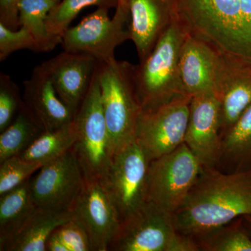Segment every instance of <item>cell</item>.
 Returning a JSON list of instances; mask_svg holds the SVG:
<instances>
[{"label":"cell","instance_id":"6da1fadb","mask_svg":"<svg viewBox=\"0 0 251 251\" xmlns=\"http://www.w3.org/2000/svg\"><path fill=\"white\" fill-rule=\"evenodd\" d=\"M246 216H251V171L229 173L216 168H202L173 214L176 230L194 239Z\"/></svg>","mask_w":251,"mask_h":251},{"label":"cell","instance_id":"d4e9b609","mask_svg":"<svg viewBox=\"0 0 251 251\" xmlns=\"http://www.w3.org/2000/svg\"><path fill=\"white\" fill-rule=\"evenodd\" d=\"M242 218L196 238L202 251H251V237Z\"/></svg>","mask_w":251,"mask_h":251},{"label":"cell","instance_id":"4316f807","mask_svg":"<svg viewBox=\"0 0 251 251\" xmlns=\"http://www.w3.org/2000/svg\"><path fill=\"white\" fill-rule=\"evenodd\" d=\"M14 156L0 163V196L17 188L44 166Z\"/></svg>","mask_w":251,"mask_h":251},{"label":"cell","instance_id":"e575fe53","mask_svg":"<svg viewBox=\"0 0 251 251\" xmlns=\"http://www.w3.org/2000/svg\"><path fill=\"white\" fill-rule=\"evenodd\" d=\"M244 219L247 220L249 224H251V216H246V217H243Z\"/></svg>","mask_w":251,"mask_h":251},{"label":"cell","instance_id":"d6986e66","mask_svg":"<svg viewBox=\"0 0 251 251\" xmlns=\"http://www.w3.org/2000/svg\"><path fill=\"white\" fill-rule=\"evenodd\" d=\"M73 219L71 211H54L37 207L2 251H46L50 234Z\"/></svg>","mask_w":251,"mask_h":251},{"label":"cell","instance_id":"d6a6232c","mask_svg":"<svg viewBox=\"0 0 251 251\" xmlns=\"http://www.w3.org/2000/svg\"><path fill=\"white\" fill-rule=\"evenodd\" d=\"M55 230V229H54ZM52 232L46 242V251H69L62 239L56 234Z\"/></svg>","mask_w":251,"mask_h":251},{"label":"cell","instance_id":"44dd1931","mask_svg":"<svg viewBox=\"0 0 251 251\" xmlns=\"http://www.w3.org/2000/svg\"><path fill=\"white\" fill-rule=\"evenodd\" d=\"M29 180L0 196L1 251L37 208L31 196Z\"/></svg>","mask_w":251,"mask_h":251},{"label":"cell","instance_id":"4dcf8cb0","mask_svg":"<svg viewBox=\"0 0 251 251\" xmlns=\"http://www.w3.org/2000/svg\"><path fill=\"white\" fill-rule=\"evenodd\" d=\"M20 0H0V23L11 29L20 27L18 3Z\"/></svg>","mask_w":251,"mask_h":251},{"label":"cell","instance_id":"2e32d148","mask_svg":"<svg viewBox=\"0 0 251 251\" xmlns=\"http://www.w3.org/2000/svg\"><path fill=\"white\" fill-rule=\"evenodd\" d=\"M44 64L59 98L75 115L90 88L97 59L89 54L64 51Z\"/></svg>","mask_w":251,"mask_h":251},{"label":"cell","instance_id":"52a82bcc","mask_svg":"<svg viewBox=\"0 0 251 251\" xmlns=\"http://www.w3.org/2000/svg\"><path fill=\"white\" fill-rule=\"evenodd\" d=\"M108 9L99 7L76 26L68 28L61 42L64 50L89 54L103 64L115 62V49L130 39L129 30L125 28L130 14L116 7L115 15L110 18Z\"/></svg>","mask_w":251,"mask_h":251},{"label":"cell","instance_id":"836d02e7","mask_svg":"<svg viewBox=\"0 0 251 251\" xmlns=\"http://www.w3.org/2000/svg\"><path fill=\"white\" fill-rule=\"evenodd\" d=\"M117 7L122 8V9L129 11V9H128V0H117Z\"/></svg>","mask_w":251,"mask_h":251},{"label":"cell","instance_id":"484cf974","mask_svg":"<svg viewBox=\"0 0 251 251\" xmlns=\"http://www.w3.org/2000/svg\"><path fill=\"white\" fill-rule=\"evenodd\" d=\"M99 7H117V0H62L50 12L47 28L50 37L57 44H61L64 32L69 25L85 8L90 6Z\"/></svg>","mask_w":251,"mask_h":251},{"label":"cell","instance_id":"ffe728a7","mask_svg":"<svg viewBox=\"0 0 251 251\" xmlns=\"http://www.w3.org/2000/svg\"><path fill=\"white\" fill-rule=\"evenodd\" d=\"M216 169L229 173L251 171V105L221 135Z\"/></svg>","mask_w":251,"mask_h":251},{"label":"cell","instance_id":"5b68a950","mask_svg":"<svg viewBox=\"0 0 251 251\" xmlns=\"http://www.w3.org/2000/svg\"><path fill=\"white\" fill-rule=\"evenodd\" d=\"M74 122L77 137L72 150L85 180L102 181L113 154L104 116L97 67L88 92L75 113Z\"/></svg>","mask_w":251,"mask_h":251},{"label":"cell","instance_id":"f1b7e54d","mask_svg":"<svg viewBox=\"0 0 251 251\" xmlns=\"http://www.w3.org/2000/svg\"><path fill=\"white\" fill-rule=\"evenodd\" d=\"M28 49L40 52L39 44L32 34L25 28L11 29L0 23V61L19 50Z\"/></svg>","mask_w":251,"mask_h":251},{"label":"cell","instance_id":"8992f818","mask_svg":"<svg viewBox=\"0 0 251 251\" xmlns=\"http://www.w3.org/2000/svg\"><path fill=\"white\" fill-rule=\"evenodd\" d=\"M202 171L186 144L150 163L147 202L171 214L181 206Z\"/></svg>","mask_w":251,"mask_h":251},{"label":"cell","instance_id":"7402d4cb","mask_svg":"<svg viewBox=\"0 0 251 251\" xmlns=\"http://www.w3.org/2000/svg\"><path fill=\"white\" fill-rule=\"evenodd\" d=\"M74 120L57 129L44 131L19 156L25 161L45 164L72 150L76 140Z\"/></svg>","mask_w":251,"mask_h":251},{"label":"cell","instance_id":"1f68e13d","mask_svg":"<svg viewBox=\"0 0 251 251\" xmlns=\"http://www.w3.org/2000/svg\"><path fill=\"white\" fill-rule=\"evenodd\" d=\"M168 251H201L198 242L194 238L176 232L172 239Z\"/></svg>","mask_w":251,"mask_h":251},{"label":"cell","instance_id":"7a4b0ae2","mask_svg":"<svg viewBox=\"0 0 251 251\" xmlns=\"http://www.w3.org/2000/svg\"><path fill=\"white\" fill-rule=\"evenodd\" d=\"M188 32L220 52L251 62V0H177Z\"/></svg>","mask_w":251,"mask_h":251},{"label":"cell","instance_id":"83f0119b","mask_svg":"<svg viewBox=\"0 0 251 251\" xmlns=\"http://www.w3.org/2000/svg\"><path fill=\"white\" fill-rule=\"evenodd\" d=\"M19 90L9 75H0V132L4 131L14 121L23 105Z\"/></svg>","mask_w":251,"mask_h":251},{"label":"cell","instance_id":"e0dca14e","mask_svg":"<svg viewBox=\"0 0 251 251\" xmlns=\"http://www.w3.org/2000/svg\"><path fill=\"white\" fill-rule=\"evenodd\" d=\"M219 59V51L187 33L179 62L180 81L185 96L193 97L214 92Z\"/></svg>","mask_w":251,"mask_h":251},{"label":"cell","instance_id":"4fadbf2b","mask_svg":"<svg viewBox=\"0 0 251 251\" xmlns=\"http://www.w3.org/2000/svg\"><path fill=\"white\" fill-rule=\"evenodd\" d=\"M184 143L202 168H216L221 151V108L214 92L192 97Z\"/></svg>","mask_w":251,"mask_h":251},{"label":"cell","instance_id":"7c38bea8","mask_svg":"<svg viewBox=\"0 0 251 251\" xmlns=\"http://www.w3.org/2000/svg\"><path fill=\"white\" fill-rule=\"evenodd\" d=\"M71 212L87 232L92 251H108L121 220L101 180H85Z\"/></svg>","mask_w":251,"mask_h":251},{"label":"cell","instance_id":"277c9868","mask_svg":"<svg viewBox=\"0 0 251 251\" xmlns=\"http://www.w3.org/2000/svg\"><path fill=\"white\" fill-rule=\"evenodd\" d=\"M97 72L114 156L136 140L142 107L135 88V65L117 59L110 64L98 62Z\"/></svg>","mask_w":251,"mask_h":251},{"label":"cell","instance_id":"f546056e","mask_svg":"<svg viewBox=\"0 0 251 251\" xmlns=\"http://www.w3.org/2000/svg\"><path fill=\"white\" fill-rule=\"evenodd\" d=\"M69 251H92L90 238L85 229L74 219L54 230Z\"/></svg>","mask_w":251,"mask_h":251},{"label":"cell","instance_id":"3957f363","mask_svg":"<svg viewBox=\"0 0 251 251\" xmlns=\"http://www.w3.org/2000/svg\"><path fill=\"white\" fill-rule=\"evenodd\" d=\"M187 33L178 18L163 33L148 57L135 65V88L142 110L156 108L185 96L180 81L179 62Z\"/></svg>","mask_w":251,"mask_h":251},{"label":"cell","instance_id":"603a6c76","mask_svg":"<svg viewBox=\"0 0 251 251\" xmlns=\"http://www.w3.org/2000/svg\"><path fill=\"white\" fill-rule=\"evenodd\" d=\"M43 132L23 103L14 121L0 135V163L27 150Z\"/></svg>","mask_w":251,"mask_h":251},{"label":"cell","instance_id":"cb8c5ba5","mask_svg":"<svg viewBox=\"0 0 251 251\" xmlns=\"http://www.w3.org/2000/svg\"><path fill=\"white\" fill-rule=\"evenodd\" d=\"M58 4L54 0H20V26L27 29L37 41L40 52H49L58 45L50 37L47 19L50 12Z\"/></svg>","mask_w":251,"mask_h":251},{"label":"cell","instance_id":"ba28073f","mask_svg":"<svg viewBox=\"0 0 251 251\" xmlns=\"http://www.w3.org/2000/svg\"><path fill=\"white\" fill-rule=\"evenodd\" d=\"M151 161L136 140L112 157L108 172L101 181L121 221L146 202Z\"/></svg>","mask_w":251,"mask_h":251},{"label":"cell","instance_id":"30bf717a","mask_svg":"<svg viewBox=\"0 0 251 251\" xmlns=\"http://www.w3.org/2000/svg\"><path fill=\"white\" fill-rule=\"evenodd\" d=\"M85 183V176L72 150L45 163L29 180L36 206L54 211H71Z\"/></svg>","mask_w":251,"mask_h":251},{"label":"cell","instance_id":"5bb4252c","mask_svg":"<svg viewBox=\"0 0 251 251\" xmlns=\"http://www.w3.org/2000/svg\"><path fill=\"white\" fill-rule=\"evenodd\" d=\"M214 92L221 108V136L251 105V62L220 52Z\"/></svg>","mask_w":251,"mask_h":251},{"label":"cell","instance_id":"9c48e42d","mask_svg":"<svg viewBox=\"0 0 251 251\" xmlns=\"http://www.w3.org/2000/svg\"><path fill=\"white\" fill-rule=\"evenodd\" d=\"M191 99L181 96L156 108L142 110L136 140L151 161L184 143Z\"/></svg>","mask_w":251,"mask_h":251},{"label":"cell","instance_id":"8fae6325","mask_svg":"<svg viewBox=\"0 0 251 251\" xmlns=\"http://www.w3.org/2000/svg\"><path fill=\"white\" fill-rule=\"evenodd\" d=\"M177 230L173 214L150 202L121 221L112 251H168Z\"/></svg>","mask_w":251,"mask_h":251},{"label":"cell","instance_id":"9a60e30c","mask_svg":"<svg viewBox=\"0 0 251 251\" xmlns=\"http://www.w3.org/2000/svg\"><path fill=\"white\" fill-rule=\"evenodd\" d=\"M128 9L130 39L141 62L172 23L179 18L177 0H128Z\"/></svg>","mask_w":251,"mask_h":251},{"label":"cell","instance_id":"d590c367","mask_svg":"<svg viewBox=\"0 0 251 251\" xmlns=\"http://www.w3.org/2000/svg\"><path fill=\"white\" fill-rule=\"evenodd\" d=\"M54 1H57V2H59L60 1V0H54Z\"/></svg>","mask_w":251,"mask_h":251},{"label":"cell","instance_id":"ac0fdd59","mask_svg":"<svg viewBox=\"0 0 251 251\" xmlns=\"http://www.w3.org/2000/svg\"><path fill=\"white\" fill-rule=\"evenodd\" d=\"M23 101L44 131L70 123L75 114L59 98L44 63L24 82Z\"/></svg>","mask_w":251,"mask_h":251}]
</instances>
